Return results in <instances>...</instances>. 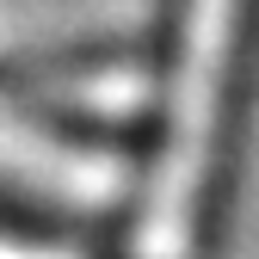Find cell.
I'll use <instances>...</instances> for the list:
<instances>
[{
    "instance_id": "6da1fadb",
    "label": "cell",
    "mask_w": 259,
    "mask_h": 259,
    "mask_svg": "<svg viewBox=\"0 0 259 259\" xmlns=\"http://www.w3.org/2000/svg\"><path fill=\"white\" fill-rule=\"evenodd\" d=\"M56 235H68V216L0 179V241H56Z\"/></svg>"
}]
</instances>
